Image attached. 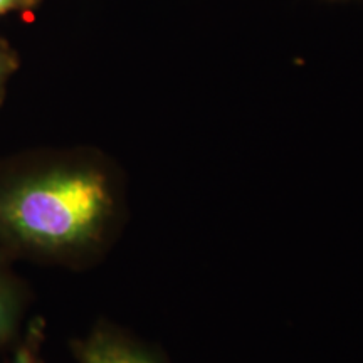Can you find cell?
I'll return each mask as SVG.
<instances>
[{"instance_id": "6da1fadb", "label": "cell", "mask_w": 363, "mask_h": 363, "mask_svg": "<svg viewBox=\"0 0 363 363\" xmlns=\"http://www.w3.org/2000/svg\"><path fill=\"white\" fill-rule=\"evenodd\" d=\"M115 167L94 152H62L0 179V242L66 264L96 259L123 219Z\"/></svg>"}, {"instance_id": "7a4b0ae2", "label": "cell", "mask_w": 363, "mask_h": 363, "mask_svg": "<svg viewBox=\"0 0 363 363\" xmlns=\"http://www.w3.org/2000/svg\"><path fill=\"white\" fill-rule=\"evenodd\" d=\"M72 350L79 363H167L147 343L113 325H98L88 337L76 340Z\"/></svg>"}, {"instance_id": "3957f363", "label": "cell", "mask_w": 363, "mask_h": 363, "mask_svg": "<svg viewBox=\"0 0 363 363\" xmlns=\"http://www.w3.org/2000/svg\"><path fill=\"white\" fill-rule=\"evenodd\" d=\"M22 316V296L16 281L0 269V342L7 340L19 326Z\"/></svg>"}, {"instance_id": "277c9868", "label": "cell", "mask_w": 363, "mask_h": 363, "mask_svg": "<svg viewBox=\"0 0 363 363\" xmlns=\"http://www.w3.org/2000/svg\"><path fill=\"white\" fill-rule=\"evenodd\" d=\"M39 340H40V326L34 325L33 330H30L29 338H27V342L22 345L21 350L17 352V355L13 358L12 363H40L39 353H38Z\"/></svg>"}, {"instance_id": "5b68a950", "label": "cell", "mask_w": 363, "mask_h": 363, "mask_svg": "<svg viewBox=\"0 0 363 363\" xmlns=\"http://www.w3.org/2000/svg\"><path fill=\"white\" fill-rule=\"evenodd\" d=\"M16 54L12 52V49L6 43L0 40V99L4 96L7 81L12 76V72L16 71Z\"/></svg>"}, {"instance_id": "8992f818", "label": "cell", "mask_w": 363, "mask_h": 363, "mask_svg": "<svg viewBox=\"0 0 363 363\" xmlns=\"http://www.w3.org/2000/svg\"><path fill=\"white\" fill-rule=\"evenodd\" d=\"M43 0H0V17L12 12H33Z\"/></svg>"}]
</instances>
